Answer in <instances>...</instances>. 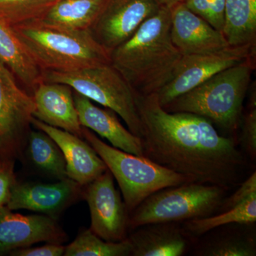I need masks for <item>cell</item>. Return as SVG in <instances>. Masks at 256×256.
<instances>
[{
    "mask_svg": "<svg viewBox=\"0 0 256 256\" xmlns=\"http://www.w3.org/2000/svg\"><path fill=\"white\" fill-rule=\"evenodd\" d=\"M144 156L184 175L191 182L226 188L244 164L232 139L222 137L212 122L197 114L170 112L156 94L138 96Z\"/></svg>",
    "mask_w": 256,
    "mask_h": 256,
    "instance_id": "1",
    "label": "cell"
},
{
    "mask_svg": "<svg viewBox=\"0 0 256 256\" xmlns=\"http://www.w3.org/2000/svg\"><path fill=\"white\" fill-rule=\"evenodd\" d=\"M170 28L171 9L160 6L132 36L110 52V64L138 95L158 94L182 58L172 40Z\"/></svg>",
    "mask_w": 256,
    "mask_h": 256,
    "instance_id": "2",
    "label": "cell"
},
{
    "mask_svg": "<svg viewBox=\"0 0 256 256\" xmlns=\"http://www.w3.org/2000/svg\"><path fill=\"white\" fill-rule=\"evenodd\" d=\"M13 28L42 70L72 72L110 64V53L96 41L90 30H66L36 22Z\"/></svg>",
    "mask_w": 256,
    "mask_h": 256,
    "instance_id": "3",
    "label": "cell"
},
{
    "mask_svg": "<svg viewBox=\"0 0 256 256\" xmlns=\"http://www.w3.org/2000/svg\"><path fill=\"white\" fill-rule=\"evenodd\" d=\"M255 58L225 69L162 107L170 112H188L232 131L236 129L248 90Z\"/></svg>",
    "mask_w": 256,
    "mask_h": 256,
    "instance_id": "4",
    "label": "cell"
},
{
    "mask_svg": "<svg viewBox=\"0 0 256 256\" xmlns=\"http://www.w3.org/2000/svg\"><path fill=\"white\" fill-rule=\"evenodd\" d=\"M82 138L95 150L116 178L128 212H132L144 200L163 188L191 182L186 176L162 166L146 156H134L108 146L88 128Z\"/></svg>",
    "mask_w": 256,
    "mask_h": 256,
    "instance_id": "5",
    "label": "cell"
},
{
    "mask_svg": "<svg viewBox=\"0 0 256 256\" xmlns=\"http://www.w3.org/2000/svg\"><path fill=\"white\" fill-rule=\"evenodd\" d=\"M42 80L65 84L74 92L118 114L134 136H142L138 94L110 64L72 72L43 70Z\"/></svg>",
    "mask_w": 256,
    "mask_h": 256,
    "instance_id": "6",
    "label": "cell"
},
{
    "mask_svg": "<svg viewBox=\"0 0 256 256\" xmlns=\"http://www.w3.org/2000/svg\"><path fill=\"white\" fill-rule=\"evenodd\" d=\"M225 188L198 182L163 188L132 210L128 226L136 228L149 224L174 223L208 216L223 204Z\"/></svg>",
    "mask_w": 256,
    "mask_h": 256,
    "instance_id": "7",
    "label": "cell"
},
{
    "mask_svg": "<svg viewBox=\"0 0 256 256\" xmlns=\"http://www.w3.org/2000/svg\"><path fill=\"white\" fill-rule=\"evenodd\" d=\"M256 46H229L204 54L183 55L170 82L156 94L164 107L225 69L255 58Z\"/></svg>",
    "mask_w": 256,
    "mask_h": 256,
    "instance_id": "8",
    "label": "cell"
},
{
    "mask_svg": "<svg viewBox=\"0 0 256 256\" xmlns=\"http://www.w3.org/2000/svg\"><path fill=\"white\" fill-rule=\"evenodd\" d=\"M35 110L33 96L18 86L14 75L0 60V154L12 158L24 146Z\"/></svg>",
    "mask_w": 256,
    "mask_h": 256,
    "instance_id": "9",
    "label": "cell"
},
{
    "mask_svg": "<svg viewBox=\"0 0 256 256\" xmlns=\"http://www.w3.org/2000/svg\"><path fill=\"white\" fill-rule=\"evenodd\" d=\"M160 8L156 0H107L90 31L110 53L132 36Z\"/></svg>",
    "mask_w": 256,
    "mask_h": 256,
    "instance_id": "10",
    "label": "cell"
},
{
    "mask_svg": "<svg viewBox=\"0 0 256 256\" xmlns=\"http://www.w3.org/2000/svg\"><path fill=\"white\" fill-rule=\"evenodd\" d=\"M86 186L84 196L90 210V230L106 242L126 239L128 210L114 188L110 172L106 170Z\"/></svg>",
    "mask_w": 256,
    "mask_h": 256,
    "instance_id": "11",
    "label": "cell"
},
{
    "mask_svg": "<svg viewBox=\"0 0 256 256\" xmlns=\"http://www.w3.org/2000/svg\"><path fill=\"white\" fill-rule=\"evenodd\" d=\"M66 234L55 218L44 214L21 215L0 207V256L40 242L62 244Z\"/></svg>",
    "mask_w": 256,
    "mask_h": 256,
    "instance_id": "12",
    "label": "cell"
},
{
    "mask_svg": "<svg viewBox=\"0 0 256 256\" xmlns=\"http://www.w3.org/2000/svg\"><path fill=\"white\" fill-rule=\"evenodd\" d=\"M170 34L173 44L182 55L215 53L230 46L223 32L194 14L184 2L171 8Z\"/></svg>",
    "mask_w": 256,
    "mask_h": 256,
    "instance_id": "13",
    "label": "cell"
},
{
    "mask_svg": "<svg viewBox=\"0 0 256 256\" xmlns=\"http://www.w3.org/2000/svg\"><path fill=\"white\" fill-rule=\"evenodd\" d=\"M82 186L70 178L56 183H15L9 202L10 210H25L55 218L76 200Z\"/></svg>",
    "mask_w": 256,
    "mask_h": 256,
    "instance_id": "14",
    "label": "cell"
},
{
    "mask_svg": "<svg viewBox=\"0 0 256 256\" xmlns=\"http://www.w3.org/2000/svg\"><path fill=\"white\" fill-rule=\"evenodd\" d=\"M31 124L50 136L60 146L66 165L68 178L86 186L108 170L92 146L82 138L60 128L52 127L32 118Z\"/></svg>",
    "mask_w": 256,
    "mask_h": 256,
    "instance_id": "15",
    "label": "cell"
},
{
    "mask_svg": "<svg viewBox=\"0 0 256 256\" xmlns=\"http://www.w3.org/2000/svg\"><path fill=\"white\" fill-rule=\"evenodd\" d=\"M34 92L33 117L84 138L72 88L65 84L42 82Z\"/></svg>",
    "mask_w": 256,
    "mask_h": 256,
    "instance_id": "16",
    "label": "cell"
},
{
    "mask_svg": "<svg viewBox=\"0 0 256 256\" xmlns=\"http://www.w3.org/2000/svg\"><path fill=\"white\" fill-rule=\"evenodd\" d=\"M74 99L82 127L92 130L105 138L114 148L134 156H144L140 138L121 124L114 111L98 107L90 99L76 92Z\"/></svg>",
    "mask_w": 256,
    "mask_h": 256,
    "instance_id": "17",
    "label": "cell"
},
{
    "mask_svg": "<svg viewBox=\"0 0 256 256\" xmlns=\"http://www.w3.org/2000/svg\"><path fill=\"white\" fill-rule=\"evenodd\" d=\"M171 223L143 226L131 235L129 242L134 256H180L188 248V240Z\"/></svg>",
    "mask_w": 256,
    "mask_h": 256,
    "instance_id": "18",
    "label": "cell"
},
{
    "mask_svg": "<svg viewBox=\"0 0 256 256\" xmlns=\"http://www.w3.org/2000/svg\"><path fill=\"white\" fill-rule=\"evenodd\" d=\"M106 1L57 0L38 20L34 22L66 30H90Z\"/></svg>",
    "mask_w": 256,
    "mask_h": 256,
    "instance_id": "19",
    "label": "cell"
},
{
    "mask_svg": "<svg viewBox=\"0 0 256 256\" xmlns=\"http://www.w3.org/2000/svg\"><path fill=\"white\" fill-rule=\"evenodd\" d=\"M0 60L14 76L34 90L42 80V70L28 54L13 26L0 14Z\"/></svg>",
    "mask_w": 256,
    "mask_h": 256,
    "instance_id": "20",
    "label": "cell"
},
{
    "mask_svg": "<svg viewBox=\"0 0 256 256\" xmlns=\"http://www.w3.org/2000/svg\"><path fill=\"white\" fill-rule=\"evenodd\" d=\"M223 34L230 46H256V0H225Z\"/></svg>",
    "mask_w": 256,
    "mask_h": 256,
    "instance_id": "21",
    "label": "cell"
},
{
    "mask_svg": "<svg viewBox=\"0 0 256 256\" xmlns=\"http://www.w3.org/2000/svg\"><path fill=\"white\" fill-rule=\"evenodd\" d=\"M26 144L28 158L37 169L58 180L68 178L63 153L48 134L40 130L31 131Z\"/></svg>",
    "mask_w": 256,
    "mask_h": 256,
    "instance_id": "22",
    "label": "cell"
},
{
    "mask_svg": "<svg viewBox=\"0 0 256 256\" xmlns=\"http://www.w3.org/2000/svg\"><path fill=\"white\" fill-rule=\"evenodd\" d=\"M256 220V194H254L244 202L227 208L223 214L188 220L186 227L194 235H202L226 224H250L255 223Z\"/></svg>",
    "mask_w": 256,
    "mask_h": 256,
    "instance_id": "23",
    "label": "cell"
},
{
    "mask_svg": "<svg viewBox=\"0 0 256 256\" xmlns=\"http://www.w3.org/2000/svg\"><path fill=\"white\" fill-rule=\"evenodd\" d=\"M132 254V245L128 239L118 242H106L90 229L84 230L68 246L65 256H127Z\"/></svg>",
    "mask_w": 256,
    "mask_h": 256,
    "instance_id": "24",
    "label": "cell"
},
{
    "mask_svg": "<svg viewBox=\"0 0 256 256\" xmlns=\"http://www.w3.org/2000/svg\"><path fill=\"white\" fill-rule=\"evenodd\" d=\"M57 0H0V14L12 25L36 21Z\"/></svg>",
    "mask_w": 256,
    "mask_h": 256,
    "instance_id": "25",
    "label": "cell"
},
{
    "mask_svg": "<svg viewBox=\"0 0 256 256\" xmlns=\"http://www.w3.org/2000/svg\"><path fill=\"white\" fill-rule=\"evenodd\" d=\"M184 2L194 14L223 32L225 0H185Z\"/></svg>",
    "mask_w": 256,
    "mask_h": 256,
    "instance_id": "26",
    "label": "cell"
},
{
    "mask_svg": "<svg viewBox=\"0 0 256 256\" xmlns=\"http://www.w3.org/2000/svg\"><path fill=\"white\" fill-rule=\"evenodd\" d=\"M205 255L210 256H255L256 246L248 240L232 238L217 242L207 249Z\"/></svg>",
    "mask_w": 256,
    "mask_h": 256,
    "instance_id": "27",
    "label": "cell"
},
{
    "mask_svg": "<svg viewBox=\"0 0 256 256\" xmlns=\"http://www.w3.org/2000/svg\"><path fill=\"white\" fill-rule=\"evenodd\" d=\"M15 183L14 162L12 158H2L0 161V207L8 204Z\"/></svg>",
    "mask_w": 256,
    "mask_h": 256,
    "instance_id": "28",
    "label": "cell"
},
{
    "mask_svg": "<svg viewBox=\"0 0 256 256\" xmlns=\"http://www.w3.org/2000/svg\"><path fill=\"white\" fill-rule=\"evenodd\" d=\"M242 141L252 156L256 154V105H250V110L245 116L242 126Z\"/></svg>",
    "mask_w": 256,
    "mask_h": 256,
    "instance_id": "29",
    "label": "cell"
},
{
    "mask_svg": "<svg viewBox=\"0 0 256 256\" xmlns=\"http://www.w3.org/2000/svg\"><path fill=\"white\" fill-rule=\"evenodd\" d=\"M65 247L60 244L48 242L40 247L30 246L16 249L10 252L13 256H63Z\"/></svg>",
    "mask_w": 256,
    "mask_h": 256,
    "instance_id": "30",
    "label": "cell"
},
{
    "mask_svg": "<svg viewBox=\"0 0 256 256\" xmlns=\"http://www.w3.org/2000/svg\"><path fill=\"white\" fill-rule=\"evenodd\" d=\"M254 194H256V173H252L248 178L240 185L236 192H234L230 198L223 202L226 208H232L240 202H244Z\"/></svg>",
    "mask_w": 256,
    "mask_h": 256,
    "instance_id": "31",
    "label": "cell"
},
{
    "mask_svg": "<svg viewBox=\"0 0 256 256\" xmlns=\"http://www.w3.org/2000/svg\"><path fill=\"white\" fill-rule=\"evenodd\" d=\"M185 0H156L158 4L160 6H166V8L171 9L174 5L178 4V3L184 2Z\"/></svg>",
    "mask_w": 256,
    "mask_h": 256,
    "instance_id": "32",
    "label": "cell"
},
{
    "mask_svg": "<svg viewBox=\"0 0 256 256\" xmlns=\"http://www.w3.org/2000/svg\"></svg>",
    "mask_w": 256,
    "mask_h": 256,
    "instance_id": "33",
    "label": "cell"
}]
</instances>
